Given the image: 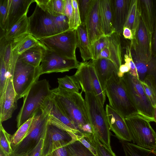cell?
<instances>
[{
    "label": "cell",
    "instance_id": "27",
    "mask_svg": "<svg viewBox=\"0 0 156 156\" xmlns=\"http://www.w3.org/2000/svg\"><path fill=\"white\" fill-rule=\"evenodd\" d=\"M131 52L136 66L139 80L143 81L148 76L156 77V57H152L147 62L142 61L138 59L131 51Z\"/></svg>",
    "mask_w": 156,
    "mask_h": 156
},
{
    "label": "cell",
    "instance_id": "53",
    "mask_svg": "<svg viewBox=\"0 0 156 156\" xmlns=\"http://www.w3.org/2000/svg\"><path fill=\"white\" fill-rule=\"evenodd\" d=\"M0 156H7L3 151L0 149Z\"/></svg>",
    "mask_w": 156,
    "mask_h": 156
},
{
    "label": "cell",
    "instance_id": "32",
    "mask_svg": "<svg viewBox=\"0 0 156 156\" xmlns=\"http://www.w3.org/2000/svg\"><path fill=\"white\" fill-rule=\"evenodd\" d=\"M58 86L61 89L71 92H79L80 86L78 78L75 74L73 76H66L58 79Z\"/></svg>",
    "mask_w": 156,
    "mask_h": 156
},
{
    "label": "cell",
    "instance_id": "47",
    "mask_svg": "<svg viewBox=\"0 0 156 156\" xmlns=\"http://www.w3.org/2000/svg\"><path fill=\"white\" fill-rule=\"evenodd\" d=\"M43 139H41L34 149L24 156H43L42 153Z\"/></svg>",
    "mask_w": 156,
    "mask_h": 156
},
{
    "label": "cell",
    "instance_id": "6",
    "mask_svg": "<svg viewBox=\"0 0 156 156\" xmlns=\"http://www.w3.org/2000/svg\"><path fill=\"white\" fill-rule=\"evenodd\" d=\"M105 93L109 105L125 118L137 111L128 94L122 78L114 73L107 81Z\"/></svg>",
    "mask_w": 156,
    "mask_h": 156
},
{
    "label": "cell",
    "instance_id": "2",
    "mask_svg": "<svg viewBox=\"0 0 156 156\" xmlns=\"http://www.w3.org/2000/svg\"><path fill=\"white\" fill-rule=\"evenodd\" d=\"M50 98L44 105L38 110L33 116L24 139L18 144L11 147L14 154L24 156L36 147L41 140L44 139L51 108Z\"/></svg>",
    "mask_w": 156,
    "mask_h": 156
},
{
    "label": "cell",
    "instance_id": "50",
    "mask_svg": "<svg viewBox=\"0 0 156 156\" xmlns=\"http://www.w3.org/2000/svg\"><path fill=\"white\" fill-rule=\"evenodd\" d=\"M155 20L151 37L152 55V57H156V0H155Z\"/></svg>",
    "mask_w": 156,
    "mask_h": 156
},
{
    "label": "cell",
    "instance_id": "20",
    "mask_svg": "<svg viewBox=\"0 0 156 156\" xmlns=\"http://www.w3.org/2000/svg\"><path fill=\"white\" fill-rule=\"evenodd\" d=\"M114 32L108 37V44L99 54L98 59L105 58L112 61L118 69L122 64L121 42L120 36Z\"/></svg>",
    "mask_w": 156,
    "mask_h": 156
},
{
    "label": "cell",
    "instance_id": "7",
    "mask_svg": "<svg viewBox=\"0 0 156 156\" xmlns=\"http://www.w3.org/2000/svg\"><path fill=\"white\" fill-rule=\"evenodd\" d=\"M129 98L136 110L155 122L154 109L146 95L140 81L129 72L122 78Z\"/></svg>",
    "mask_w": 156,
    "mask_h": 156
},
{
    "label": "cell",
    "instance_id": "13",
    "mask_svg": "<svg viewBox=\"0 0 156 156\" xmlns=\"http://www.w3.org/2000/svg\"><path fill=\"white\" fill-rule=\"evenodd\" d=\"M73 134L48 123L43 139L42 153L47 156L53 151L77 140Z\"/></svg>",
    "mask_w": 156,
    "mask_h": 156
},
{
    "label": "cell",
    "instance_id": "43",
    "mask_svg": "<svg viewBox=\"0 0 156 156\" xmlns=\"http://www.w3.org/2000/svg\"><path fill=\"white\" fill-rule=\"evenodd\" d=\"M9 0H0V26L5 31L7 27Z\"/></svg>",
    "mask_w": 156,
    "mask_h": 156
},
{
    "label": "cell",
    "instance_id": "26",
    "mask_svg": "<svg viewBox=\"0 0 156 156\" xmlns=\"http://www.w3.org/2000/svg\"><path fill=\"white\" fill-rule=\"evenodd\" d=\"M76 30L77 46L79 49L83 62L92 59L90 46L85 25L81 24Z\"/></svg>",
    "mask_w": 156,
    "mask_h": 156
},
{
    "label": "cell",
    "instance_id": "42",
    "mask_svg": "<svg viewBox=\"0 0 156 156\" xmlns=\"http://www.w3.org/2000/svg\"><path fill=\"white\" fill-rule=\"evenodd\" d=\"M0 98H1L5 91L8 78L5 65L1 56H0Z\"/></svg>",
    "mask_w": 156,
    "mask_h": 156
},
{
    "label": "cell",
    "instance_id": "52",
    "mask_svg": "<svg viewBox=\"0 0 156 156\" xmlns=\"http://www.w3.org/2000/svg\"><path fill=\"white\" fill-rule=\"evenodd\" d=\"M122 34L124 37L131 41L133 39V35L131 30L129 28L124 27Z\"/></svg>",
    "mask_w": 156,
    "mask_h": 156
},
{
    "label": "cell",
    "instance_id": "30",
    "mask_svg": "<svg viewBox=\"0 0 156 156\" xmlns=\"http://www.w3.org/2000/svg\"><path fill=\"white\" fill-rule=\"evenodd\" d=\"M140 18L138 0H131L127 19L124 27L132 31L133 37L139 25Z\"/></svg>",
    "mask_w": 156,
    "mask_h": 156
},
{
    "label": "cell",
    "instance_id": "46",
    "mask_svg": "<svg viewBox=\"0 0 156 156\" xmlns=\"http://www.w3.org/2000/svg\"><path fill=\"white\" fill-rule=\"evenodd\" d=\"M74 10L73 30H76L81 24L80 14L77 0H72Z\"/></svg>",
    "mask_w": 156,
    "mask_h": 156
},
{
    "label": "cell",
    "instance_id": "54",
    "mask_svg": "<svg viewBox=\"0 0 156 156\" xmlns=\"http://www.w3.org/2000/svg\"><path fill=\"white\" fill-rule=\"evenodd\" d=\"M154 118L155 120V122L156 123V107L154 108Z\"/></svg>",
    "mask_w": 156,
    "mask_h": 156
},
{
    "label": "cell",
    "instance_id": "48",
    "mask_svg": "<svg viewBox=\"0 0 156 156\" xmlns=\"http://www.w3.org/2000/svg\"><path fill=\"white\" fill-rule=\"evenodd\" d=\"M47 156H71L67 145L53 151Z\"/></svg>",
    "mask_w": 156,
    "mask_h": 156
},
{
    "label": "cell",
    "instance_id": "38",
    "mask_svg": "<svg viewBox=\"0 0 156 156\" xmlns=\"http://www.w3.org/2000/svg\"><path fill=\"white\" fill-rule=\"evenodd\" d=\"M67 146L71 156H95L78 140L69 144Z\"/></svg>",
    "mask_w": 156,
    "mask_h": 156
},
{
    "label": "cell",
    "instance_id": "49",
    "mask_svg": "<svg viewBox=\"0 0 156 156\" xmlns=\"http://www.w3.org/2000/svg\"><path fill=\"white\" fill-rule=\"evenodd\" d=\"M77 140L79 141L95 156H98L96 148L84 136H79L77 138Z\"/></svg>",
    "mask_w": 156,
    "mask_h": 156
},
{
    "label": "cell",
    "instance_id": "15",
    "mask_svg": "<svg viewBox=\"0 0 156 156\" xmlns=\"http://www.w3.org/2000/svg\"><path fill=\"white\" fill-rule=\"evenodd\" d=\"M50 101L51 108L49 114V122L73 134L77 138L84 136L51 96L50 98Z\"/></svg>",
    "mask_w": 156,
    "mask_h": 156
},
{
    "label": "cell",
    "instance_id": "39",
    "mask_svg": "<svg viewBox=\"0 0 156 156\" xmlns=\"http://www.w3.org/2000/svg\"><path fill=\"white\" fill-rule=\"evenodd\" d=\"M51 16L58 34L69 29L68 19L66 16L58 13Z\"/></svg>",
    "mask_w": 156,
    "mask_h": 156
},
{
    "label": "cell",
    "instance_id": "21",
    "mask_svg": "<svg viewBox=\"0 0 156 156\" xmlns=\"http://www.w3.org/2000/svg\"><path fill=\"white\" fill-rule=\"evenodd\" d=\"M91 62L101 88L105 93L107 81L114 73H118L119 69L112 61L107 58H101L95 60H92Z\"/></svg>",
    "mask_w": 156,
    "mask_h": 156
},
{
    "label": "cell",
    "instance_id": "37",
    "mask_svg": "<svg viewBox=\"0 0 156 156\" xmlns=\"http://www.w3.org/2000/svg\"><path fill=\"white\" fill-rule=\"evenodd\" d=\"M32 117L22 125L15 133L12 135L11 140V147L18 144L24 139L31 124Z\"/></svg>",
    "mask_w": 156,
    "mask_h": 156
},
{
    "label": "cell",
    "instance_id": "31",
    "mask_svg": "<svg viewBox=\"0 0 156 156\" xmlns=\"http://www.w3.org/2000/svg\"><path fill=\"white\" fill-rule=\"evenodd\" d=\"M121 141L125 156H156V150L143 148L129 142Z\"/></svg>",
    "mask_w": 156,
    "mask_h": 156
},
{
    "label": "cell",
    "instance_id": "28",
    "mask_svg": "<svg viewBox=\"0 0 156 156\" xmlns=\"http://www.w3.org/2000/svg\"><path fill=\"white\" fill-rule=\"evenodd\" d=\"M45 47L41 43L26 50L18 58L26 63L35 67L40 65Z\"/></svg>",
    "mask_w": 156,
    "mask_h": 156
},
{
    "label": "cell",
    "instance_id": "45",
    "mask_svg": "<svg viewBox=\"0 0 156 156\" xmlns=\"http://www.w3.org/2000/svg\"><path fill=\"white\" fill-rule=\"evenodd\" d=\"M124 60L125 62H127L129 66L130 70L129 73L139 80L136 66L132 58L130 49L129 46L126 48V54L124 55Z\"/></svg>",
    "mask_w": 156,
    "mask_h": 156
},
{
    "label": "cell",
    "instance_id": "25",
    "mask_svg": "<svg viewBox=\"0 0 156 156\" xmlns=\"http://www.w3.org/2000/svg\"><path fill=\"white\" fill-rule=\"evenodd\" d=\"M11 41L12 51L19 55L30 48L41 43L29 33L22 34Z\"/></svg>",
    "mask_w": 156,
    "mask_h": 156
},
{
    "label": "cell",
    "instance_id": "33",
    "mask_svg": "<svg viewBox=\"0 0 156 156\" xmlns=\"http://www.w3.org/2000/svg\"><path fill=\"white\" fill-rule=\"evenodd\" d=\"M140 81L146 95L154 109L156 107V77L148 76L143 81Z\"/></svg>",
    "mask_w": 156,
    "mask_h": 156
},
{
    "label": "cell",
    "instance_id": "51",
    "mask_svg": "<svg viewBox=\"0 0 156 156\" xmlns=\"http://www.w3.org/2000/svg\"><path fill=\"white\" fill-rule=\"evenodd\" d=\"M125 62V63L121 65L119 68L118 75L120 78L122 77L125 73L129 72L130 70L128 63L126 62Z\"/></svg>",
    "mask_w": 156,
    "mask_h": 156
},
{
    "label": "cell",
    "instance_id": "16",
    "mask_svg": "<svg viewBox=\"0 0 156 156\" xmlns=\"http://www.w3.org/2000/svg\"><path fill=\"white\" fill-rule=\"evenodd\" d=\"M105 112L110 130L121 141H131L125 117L108 104L106 106Z\"/></svg>",
    "mask_w": 156,
    "mask_h": 156
},
{
    "label": "cell",
    "instance_id": "23",
    "mask_svg": "<svg viewBox=\"0 0 156 156\" xmlns=\"http://www.w3.org/2000/svg\"><path fill=\"white\" fill-rule=\"evenodd\" d=\"M99 14L104 35L108 37L115 32L113 24L111 0H100Z\"/></svg>",
    "mask_w": 156,
    "mask_h": 156
},
{
    "label": "cell",
    "instance_id": "35",
    "mask_svg": "<svg viewBox=\"0 0 156 156\" xmlns=\"http://www.w3.org/2000/svg\"><path fill=\"white\" fill-rule=\"evenodd\" d=\"M0 41V56L3 58L7 73L12 53L11 41L7 40L3 35L1 37Z\"/></svg>",
    "mask_w": 156,
    "mask_h": 156
},
{
    "label": "cell",
    "instance_id": "44",
    "mask_svg": "<svg viewBox=\"0 0 156 156\" xmlns=\"http://www.w3.org/2000/svg\"><path fill=\"white\" fill-rule=\"evenodd\" d=\"M63 14L68 18L69 29L73 30L74 10L72 0H65Z\"/></svg>",
    "mask_w": 156,
    "mask_h": 156
},
{
    "label": "cell",
    "instance_id": "14",
    "mask_svg": "<svg viewBox=\"0 0 156 156\" xmlns=\"http://www.w3.org/2000/svg\"><path fill=\"white\" fill-rule=\"evenodd\" d=\"M130 48L136 57L141 61H148L152 57L151 36L141 18L133 39L130 41Z\"/></svg>",
    "mask_w": 156,
    "mask_h": 156
},
{
    "label": "cell",
    "instance_id": "55",
    "mask_svg": "<svg viewBox=\"0 0 156 156\" xmlns=\"http://www.w3.org/2000/svg\"><path fill=\"white\" fill-rule=\"evenodd\" d=\"M9 156H19L15 155L12 153V154H10Z\"/></svg>",
    "mask_w": 156,
    "mask_h": 156
},
{
    "label": "cell",
    "instance_id": "3",
    "mask_svg": "<svg viewBox=\"0 0 156 156\" xmlns=\"http://www.w3.org/2000/svg\"><path fill=\"white\" fill-rule=\"evenodd\" d=\"M51 90L46 79L38 80L32 85L23 97V104L16 118L18 129L44 105L51 96Z\"/></svg>",
    "mask_w": 156,
    "mask_h": 156
},
{
    "label": "cell",
    "instance_id": "22",
    "mask_svg": "<svg viewBox=\"0 0 156 156\" xmlns=\"http://www.w3.org/2000/svg\"><path fill=\"white\" fill-rule=\"evenodd\" d=\"M34 2L35 0H9L5 31L27 14L30 5Z\"/></svg>",
    "mask_w": 156,
    "mask_h": 156
},
{
    "label": "cell",
    "instance_id": "17",
    "mask_svg": "<svg viewBox=\"0 0 156 156\" xmlns=\"http://www.w3.org/2000/svg\"><path fill=\"white\" fill-rule=\"evenodd\" d=\"M99 2L100 0H94L85 23L90 46L104 36L99 17Z\"/></svg>",
    "mask_w": 156,
    "mask_h": 156
},
{
    "label": "cell",
    "instance_id": "12",
    "mask_svg": "<svg viewBox=\"0 0 156 156\" xmlns=\"http://www.w3.org/2000/svg\"><path fill=\"white\" fill-rule=\"evenodd\" d=\"M41 63L40 65L41 75L68 72L72 69H77L80 64L77 59L62 57L46 47Z\"/></svg>",
    "mask_w": 156,
    "mask_h": 156
},
{
    "label": "cell",
    "instance_id": "5",
    "mask_svg": "<svg viewBox=\"0 0 156 156\" xmlns=\"http://www.w3.org/2000/svg\"><path fill=\"white\" fill-rule=\"evenodd\" d=\"M133 144L145 149L156 150V133L151 126V121L137 111L125 118Z\"/></svg>",
    "mask_w": 156,
    "mask_h": 156
},
{
    "label": "cell",
    "instance_id": "4",
    "mask_svg": "<svg viewBox=\"0 0 156 156\" xmlns=\"http://www.w3.org/2000/svg\"><path fill=\"white\" fill-rule=\"evenodd\" d=\"M85 100L93 133L97 136L103 144L112 149L111 132L104 106L97 96L92 92L85 93Z\"/></svg>",
    "mask_w": 156,
    "mask_h": 156
},
{
    "label": "cell",
    "instance_id": "8",
    "mask_svg": "<svg viewBox=\"0 0 156 156\" xmlns=\"http://www.w3.org/2000/svg\"><path fill=\"white\" fill-rule=\"evenodd\" d=\"M40 66L35 67L18 58L12 80L18 100L23 98L32 85L38 81Z\"/></svg>",
    "mask_w": 156,
    "mask_h": 156
},
{
    "label": "cell",
    "instance_id": "41",
    "mask_svg": "<svg viewBox=\"0 0 156 156\" xmlns=\"http://www.w3.org/2000/svg\"><path fill=\"white\" fill-rule=\"evenodd\" d=\"M81 24L84 25L94 0H77Z\"/></svg>",
    "mask_w": 156,
    "mask_h": 156
},
{
    "label": "cell",
    "instance_id": "10",
    "mask_svg": "<svg viewBox=\"0 0 156 156\" xmlns=\"http://www.w3.org/2000/svg\"><path fill=\"white\" fill-rule=\"evenodd\" d=\"M28 20V33L38 40L58 34L51 15L37 4Z\"/></svg>",
    "mask_w": 156,
    "mask_h": 156
},
{
    "label": "cell",
    "instance_id": "1",
    "mask_svg": "<svg viewBox=\"0 0 156 156\" xmlns=\"http://www.w3.org/2000/svg\"><path fill=\"white\" fill-rule=\"evenodd\" d=\"M51 97L84 136L93 133L82 91L71 92L57 87L51 90Z\"/></svg>",
    "mask_w": 156,
    "mask_h": 156
},
{
    "label": "cell",
    "instance_id": "34",
    "mask_svg": "<svg viewBox=\"0 0 156 156\" xmlns=\"http://www.w3.org/2000/svg\"><path fill=\"white\" fill-rule=\"evenodd\" d=\"M84 136L96 148L98 156H116L112 149L103 144L95 134L92 133Z\"/></svg>",
    "mask_w": 156,
    "mask_h": 156
},
{
    "label": "cell",
    "instance_id": "29",
    "mask_svg": "<svg viewBox=\"0 0 156 156\" xmlns=\"http://www.w3.org/2000/svg\"><path fill=\"white\" fill-rule=\"evenodd\" d=\"M28 17L26 14L5 31L4 34L5 38L11 41L22 34L28 33Z\"/></svg>",
    "mask_w": 156,
    "mask_h": 156
},
{
    "label": "cell",
    "instance_id": "11",
    "mask_svg": "<svg viewBox=\"0 0 156 156\" xmlns=\"http://www.w3.org/2000/svg\"><path fill=\"white\" fill-rule=\"evenodd\" d=\"M75 74L78 78L81 91L94 93L104 106L106 94L101 87L91 61L80 62Z\"/></svg>",
    "mask_w": 156,
    "mask_h": 156
},
{
    "label": "cell",
    "instance_id": "9",
    "mask_svg": "<svg viewBox=\"0 0 156 156\" xmlns=\"http://www.w3.org/2000/svg\"><path fill=\"white\" fill-rule=\"evenodd\" d=\"M39 41L48 48L60 56L76 59V50L77 48L76 30H70Z\"/></svg>",
    "mask_w": 156,
    "mask_h": 156
},
{
    "label": "cell",
    "instance_id": "18",
    "mask_svg": "<svg viewBox=\"0 0 156 156\" xmlns=\"http://www.w3.org/2000/svg\"><path fill=\"white\" fill-rule=\"evenodd\" d=\"M17 100L12 79L8 78L5 91L0 98V122H2L12 117L17 107Z\"/></svg>",
    "mask_w": 156,
    "mask_h": 156
},
{
    "label": "cell",
    "instance_id": "24",
    "mask_svg": "<svg viewBox=\"0 0 156 156\" xmlns=\"http://www.w3.org/2000/svg\"><path fill=\"white\" fill-rule=\"evenodd\" d=\"M140 18L151 37L155 20V0H138Z\"/></svg>",
    "mask_w": 156,
    "mask_h": 156
},
{
    "label": "cell",
    "instance_id": "36",
    "mask_svg": "<svg viewBox=\"0 0 156 156\" xmlns=\"http://www.w3.org/2000/svg\"><path fill=\"white\" fill-rule=\"evenodd\" d=\"M12 135L4 129L0 122V149L8 156L12 154L11 144Z\"/></svg>",
    "mask_w": 156,
    "mask_h": 156
},
{
    "label": "cell",
    "instance_id": "40",
    "mask_svg": "<svg viewBox=\"0 0 156 156\" xmlns=\"http://www.w3.org/2000/svg\"><path fill=\"white\" fill-rule=\"evenodd\" d=\"M108 43V37L103 36L96 41L90 46V51L92 56V60H97L100 52L107 47Z\"/></svg>",
    "mask_w": 156,
    "mask_h": 156
},
{
    "label": "cell",
    "instance_id": "19",
    "mask_svg": "<svg viewBox=\"0 0 156 156\" xmlns=\"http://www.w3.org/2000/svg\"><path fill=\"white\" fill-rule=\"evenodd\" d=\"M131 0H111L115 32L121 35L127 17Z\"/></svg>",
    "mask_w": 156,
    "mask_h": 156
}]
</instances>
